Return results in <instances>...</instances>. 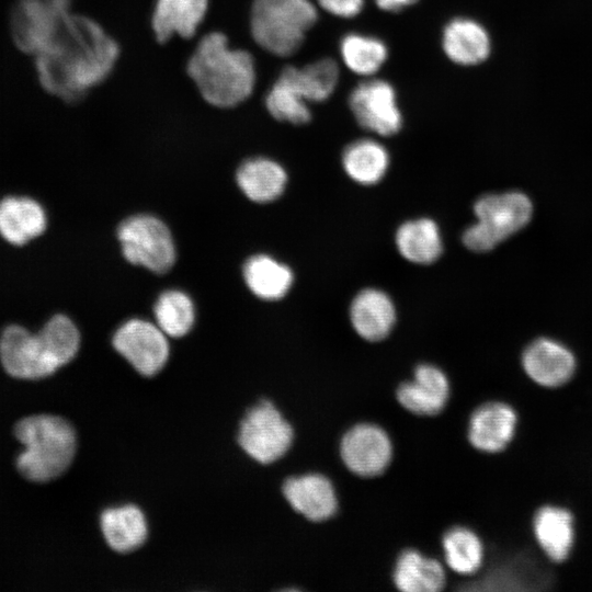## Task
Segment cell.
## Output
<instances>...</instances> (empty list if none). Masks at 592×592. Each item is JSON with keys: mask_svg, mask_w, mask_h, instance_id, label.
Returning <instances> with one entry per match:
<instances>
[{"mask_svg": "<svg viewBox=\"0 0 592 592\" xmlns=\"http://www.w3.org/2000/svg\"><path fill=\"white\" fill-rule=\"evenodd\" d=\"M35 57L45 90L73 102L111 73L118 57V45L93 20L70 14L53 41Z\"/></svg>", "mask_w": 592, "mask_h": 592, "instance_id": "1", "label": "cell"}, {"mask_svg": "<svg viewBox=\"0 0 592 592\" xmlns=\"http://www.w3.org/2000/svg\"><path fill=\"white\" fill-rule=\"evenodd\" d=\"M187 73L201 95L217 107H234L249 98L255 83L252 56L231 49L219 32L205 35L187 62Z\"/></svg>", "mask_w": 592, "mask_h": 592, "instance_id": "2", "label": "cell"}, {"mask_svg": "<svg viewBox=\"0 0 592 592\" xmlns=\"http://www.w3.org/2000/svg\"><path fill=\"white\" fill-rule=\"evenodd\" d=\"M15 437L24 445L15 460L19 473L27 480L46 482L62 475L76 454V432L64 418L35 414L21 419L14 426Z\"/></svg>", "mask_w": 592, "mask_h": 592, "instance_id": "3", "label": "cell"}, {"mask_svg": "<svg viewBox=\"0 0 592 592\" xmlns=\"http://www.w3.org/2000/svg\"><path fill=\"white\" fill-rule=\"evenodd\" d=\"M316 21L317 10L309 0H253L251 8L254 41L276 56L296 53Z\"/></svg>", "mask_w": 592, "mask_h": 592, "instance_id": "4", "label": "cell"}, {"mask_svg": "<svg viewBox=\"0 0 592 592\" xmlns=\"http://www.w3.org/2000/svg\"><path fill=\"white\" fill-rule=\"evenodd\" d=\"M477 221L463 234L465 247L487 252L523 228L532 215V204L520 192L487 194L474 205Z\"/></svg>", "mask_w": 592, "mask_h": 592, "instance_id": "5", "label": "cell"}, {"mask_svg": "<svg viewBox=\"0 0 592 592\" xmlns=\"http://www.w3.org/2000/svg\"><path fill=\"white\" fill-rule=\"evenodd\" d=\"M124 258L151 272H168L175 261V247L169 228L151 215H135L117 229Z\"/></svg>", "mask_w": 592, "mask_h": 592, "instance_id": "6", "label": "cell"}, {"mask_svg": "<svg viewBox=\"0 0 592 592\" xmlns=\"http://www.w3.org/2000/svg\"><path fill=\"white\" fill-rule=\"evenodd\" d=\"M238 441L249 456L266 465L288 452L294 441V429L281 411L264 399L242 419Z\"/></svg>", "mask_w": 592, "mask_h": 592, "instance_id": "7", "label": "cell"}, {"mask_svg": "<svg viewBox=\"0 0 592 592\" xmlns=\"http://www.w3.org/2000/svg\"><path fill=\"white\" fill-rule=\"evenodd\" d=\"M72 0H19L11 14L16 46L32 55L41 53L71 14Z\"/></svg>", "mask_w": 592, "mask_h": 592, "instance_id": "8", "label": "cell"}, {"mask_svg": "<svg viewBox=\"0 0 592 592\" xmlns=\"http://www.w3.org/2000/svg\"><path fill=\"white\" fill-rule=\"evenodd\" d=\"M0 361L9 375L20 379H41L60 368L41 333L19 325L2 330Z\"/></svg>", "mask_w": 592, "mask_h": 592, "instance_id": "9", "label": "cell"}, {"mask_svg": "<svg viewBox=\"0 0 592 592\" xmlns=\"http://www.w3.org/2000/svg\"><path fill=\"white\" fill-rule=\"evenodd\" d=\"M339 453L342 463L353 475L373 478L388 468L394 448L388 433L380 425L360 422L342 435Z\"/></svg>", "mask_w": 592, "mask_h": 592, "instance_id": "10", "label": "cell"}, {"mask_svg": "<svg viewBox=\"0 0 592 592\" xmlns=\"http://www.w3.org/2000/svg\"><path fill=\"white\" fill-rule=\"evenodd\" d=\"M167 338L157 325L143 319H130L115 331L112 343L139 374L153 376L169 358Z\"/></svg>", "mask_w": 592, "mask_h": 592, "instance_id": "11", "label": "cell"}, {"mask_svg": "<svg viewBox=\"0 0 592 592\" xmlns=\"http://www.w3.org/2000/svg\"><path fill=\"white\" fill-rule=\"evenodd\" d=\"M349 106L356 122L380 136L397 134L402 116L392 86L380 79H372L356 86L349 96Z\"/></svg>", "mask_w": 592, "mask_h": 592, "instance_id": "12", "label": "cell"}, {"mask_svg": "<svg viewBox=\"0 0 592 592\" xmlns=\"http://www.w3.org/2000/svg\"><path fill=\"white\" fill-rule=\"evenodd\" d=\"M451 385L446 374L429 363L419 364L412 378L396 390L398 403L408 412L420 417H434L446 406Z\"/></svg>", "mask_w": 592, "mask_h": 592, "instance_id": "13", "label": "cell"}, {"mask_svg": "<svg viewBox=\"0 0 592 592\" xmlns=\"http://www.w3.org/2000/svg\"><path fill=\"white\" fill-rule=\"evenodd\" d=\"M284 498L298 514L310 522H325L335 515L338 494L332 481L320 473L293 476L282 487Z\"/></svg>", "mask_w": 592, "mask_h": 592, "instance_id": "14", "label": "cell"}, {"mask_svg": "<svg viewBox=\"0 0 592 592\" xmlns=\"http://www.w3.org/2000/svg\"><path fill=\"white\" fill-rule=\"evenodd\" d=\"M517 417L504 402L479 406L470 415L467 437L471 446L485 453H498L513 439Z\"/></svg>", "mask_w": 592, "mask_h": 592, "instance_id": "15", "label": "cell"}, {"mask_svg": "<svg viewBox=\"0 0 592 592\" xmlns=\"http://www.w3.org/2000/svg\"><path fill=\"white\" fill-rule=\"evenodd\" d=\"M350 321L362 339L382 341L388 337L396 322L394 301L380 289L365 288L351 303Z\"/></svg>", "mask_w": 592, "mask_h": 592, "instance_id": "16", "label": "cell"}, {"mask_svg": "<svg viewBox=\"0 0 592 592\" xmlns=\"http://www.w3.org/2000/svg\"><path fill=\"white\" fill-rule=\"evenodd\" d=\"M523 367L528 377L543 387H559L573 375L574 357L559 343L539 339L523 354Z\"/></svg>", "mask_w": 592, "mask_h": 592, "instance_id": "17", "label": "cell"}, {"mask_svg": "<svg viewBox=\"0 0 592 592\" xmlns=\"http://www.w3.org/2000/svg\"><path fill=\"white\" fill-rule=\"evenodd\" d=\"M47 227L43 206L26 196H8L0 201V236L13 246H23L39 237Z\"/></svg>", "mask_w": 592, "mask_h": 592, "instance_id": "18", "label": "cell"}, {"mask_svg": "<svg viewBox=\"0 0 592 592\" xmlns=\"http://www.w3.org/2000/svg\"><path fill=\"white\" fill-rule=\"evenodd\" d=\"M442 46L445 55L455 64L475 66L485 61L491 50L487 30L477 21L456 18L443 31Z\"/></svg>", "mask_w": 592, "mask_h": 592, "instance_id": "19", "label": "cell"}, {"mask_svg": "<svg viewBox=\"0 0 592 592\" xmlns=\"http://www.w3.org/2000/svg\"><path fill=\"white\" fill-rule=\"evenodd\" d=\"M392 582L402 592H439L446 584V576L437 559L410 548L396 559Z\"/></svg>", "mask_w": 592, "mask_h": 592, "instance_id": "20", "label": "cell"}, {"mask_svg": "<svg viewBox=\"0 0 592 592\" xmlns=\"http://www.w3.org/2000/svg\"><path fill=\"white\" fill-rule=\"evenodd\" d=\"M208 0H157L152 15L156 38L163 43L173 35L192 37L202 23Z\"/></svg>", "mask_w": 592, "mask_h": 592, "instance_id": "21", "label": "cell"}, {"mask_svg": "<svg viewBox=\"0 0 592 592\" xmlns=\"http://www.w3.org/2000/svg\"><path fill=\"white\" fill-rule=\"evenodd\" d=\"M533 528L538 545L553 561L560 562L569 556L574 528L568 510L554 505L540 508L534 516Z\"/></svg>", "mask_w": 592, "mask_h": 592, "instance_id": "22", "label": "cell"}, {"mask_svg": "<svg viewBox=\"0 0 592 592\" xmlns=\"http://www.w3.org/2000/svg\"><path fill=\"white\" fill-rule=\"evenodd\" d=\"M243 194L255 203H269L282 195L287 182L284 168L267 158H252L244 161L236 174Z\"/></svg>", "mask_w": 592, "mask_h": 592, "instance_id": "23", "label": "cell"}, {"mask_svg": "<svg viewBox=\"0 0 592 592\" xmlns=\"http://www.w3.org/2000/svg\"><path fill=\"white\" fill-rule=\"evenodd\" d=\"M101 528L109 546L117 553L133 551L147 538L145 515L138 506L133 504L103 511Z\"/></svg>", "mask_w": 592, "mask_h": 592, "instance_id": "24", "label": "cell"}, {"mask_svg": "<svg viewBox=\"0 0 592 592\" xmlns=\"http://www.w3.org/2000/svg\"><path fill=\"white\" fill-rule=\"evenodd\" d=\"M395 242L401 257L415 264H430L443 251L437 224L425 217L405 221L396 231Z\"/></svg>", "mask_w": 592, "mask_h": 592, "instance_id": "25", "label": "cell"}, {"mask_svg": "<svg viewBox=\"0 0 592 592\" xmlns=\"http://www.w3.org/2000/svg\"><path fill=\"white\" fill-rule=\"evenodd\" d=\"M248 288L263 300L283 298L294 282L292 270L266 254L250 257L242 269Z\"/></svg>", "mask_w": 592, "mask_h": 592, "instance_id": "26", "label": "cell"}, {"mask_svg": "<svg viewBox=\"0 0 592 592\" xmlns=\"http://www.w3.org/2000/svg\"><path fill=\"white\" fill-rule=\"evenodd\" d=\"M345 173L358 184L373 185L379 182L389 167L386 148L373 139H358L348 145L342 153Z\"/></svg>", "mask_w": 592, "mask_h": 592, "instance_id": "27", "label": "cell"}, {"mask_svg": "<svg viewBox=\"0 0 592 592\" xmlns=\"http://www.w3.org/2000/svg\"><path fill=\"white\" fill-rule=\"evenodd\" d=\"M265 105L270 114L278 121L300 125L311 118L308 101L286 68L269 91Z\"/></svg>", "mask_w": 592, "mask_h": 592, "instance_id": "28", "label": "cell"}, {"mask_svg": "<svg viewBox=\"0 0 592 592\" xmlns=\"http://www.w3.org/2000/svg\"><path fill=\"white\" fill-rule=\"evenodd\" d=\"M447 567L459 574H473L481 567L483 546L478 535L464 526L446 531L442 538Z\"/></svg>", "mask_w": 592, "mask_h": 592, "instance_id": "29", "label": "cell"}, {"mask_svg": "<svg viewBox=\"0 0 592 592\" xmlns=\"http://www.w3.org/2000/svg\"><path fill=\"white\" fill-rule=\"evenodd\" d=\"M153 314L156 325L167 337L182 338L190 332L195 321V308L189 295L169 289L160 294Z\"/></svg>", "mask_w": 592, "mask_h": 592, "instance_id": "30", "label": "cell"}, {"mask_svg": "<svg viewBox=\"0 0 592 592\" xmlns=\"http://www.w3.org/2000/svg\"><path fill=\"white\" fill-rule=\"evenodd\" d=\"M340 53L346 67L362 76L377 72L388 56L383 41L358 33H350L341 39Z\"/></svg>", "mask_w": 592, "mask_h": 592, "instance_id": "31", "label": "cell"}, {"mask_svg": "<svg viewBox=\"0 0 592 592\" xmlns=\"http://www.w3.org/2000/svg\"><path fill=\"white\" fill-rule=\"evenodd\" d=\"M308 102L326 101L339 80V67L331 58H323L303 68L286 67Z\"/></svg>", "mask_w": 592, "mask_h": 592, "instance_id": "32", "label": "cell"}, {"mask_svg": "<svg viewBox=\"0 0 592 592\" xmlns=\"http://www.w3.org/2000/svg\"><path fill=\"white\" fill-rule=\"evenodd\" d=\"M59 367L73 360L80 348V333L65 315H55L38 331Z\"/></svg>", "mask_w": 592, "mask_h": 592, "instance_id": "33", "label": "cell"}, {"mask_svg": "<svg viewBox=\"0 0 592 592\" xmlns=\"http://www.w3.org/2000/svg\"><path fill=\"white\" fill-rule=\"evenodd\" d=\"M327 12L339 18H354L361 13L364 0H318Z\"/></svg>", "mask_w": 592, "mask_h": 592, "instance_id": "34", "label": "cell"}, {"mask_svg": "<svg viewBox=\"0 0 592 592\" xmlns=\"http://www.w3.org/2000/svg\"><path fill=\"white\" fill-rule=\"evenodd\" d=\"M418 0H375L376 5L387 12H399L413 5Z\"/></svg>", "mask_w": 592, "mask_h": 592, "instance_id": "35", "label": "cell"}]
</instances>
